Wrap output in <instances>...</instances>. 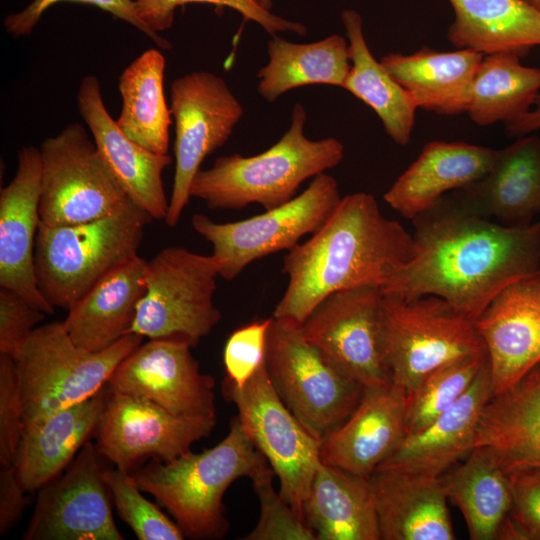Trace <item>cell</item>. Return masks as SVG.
I'll return each instance as SVG.
<instances>
[{
  "instance_id": "6da1fadb",
  "label": "cell",
  "mask_w": 540,
  "mask_h": 540,
  "mask_svg": "<svg viewBox=\"0 0 540 540\" xmlns=\"http://www.w3.org/2000/svg\"><path fill=\"white\" fill-rule=\"evenodd\" d=\"M414 257L382 291L438 296L474 320L505 287L540 272V223L507 226L445 195L412 220Z\"/></svg>"
},
{
  "instance_id": "7a4b0ae2",
  "label": "cell",
  "mask_w": 540,
  "mask_h": 540,
  "mask_svg": "<svg viewBox=\"0 0 540 540\" xmlns=\"http://www.w3.org/2000/svg\"><path fill=\"white\" fill-rule=\"evenodd\" d=\"M415 250L413 235L386 218L373 195H346L317 232L285 255L282 272L288 284L272 316L301 326L336 291L382 287Z\"/></svg>"
},
{
  "instance_id": "3957f363",
  "label": "cell",
  "mask_w": 540,
  "mask_h": 540,
  "mask_svg": "<svg viewBox=\"0 0 540 540\" xmlns=\"http://www.w3.org/2000/svg\"><path fill=\"white\" fill-rule=\"evenodd\" d=\"M273 471L238 417L227 436L201 453L191 451L170 461L151 458L130 471L137 487L155 497L183 531L194 539H219L229 530L223 496L241 477L252 481Z\"/></svg>"
},
{
  "instance_id": "277c9868",
  "label": "cell",
  "mask_w": 540,
  "mask_h": 540,
  "mask_svg": "<svg viewBox=\"0 0 540 540\" xmlns=\"http://www.w3.org/2000/svg\"><path fill=\"white\" fill-rule=\"evenodd\" d=\"M307 114L301 103L294 105L290 127L266 151L245 157L222 156L194 176L191 197L212 209H241L256 203L269 210L295 197L300 185L337 166L344 146L336 138L311 140L304 127Z\"/></svg>"
},
{
  "instance_id": "5b68a950",
  "label": "cell",
  "mask_w": 540,
  "mask_h": 540,
  "mask_svg": "<svg viewBox=\"0 0 540 540\" xmlns=\"http://www.w3.org/2000/svg\"><path fill=\"white\" fill-rule=\"evenodd\" d=\"M152 219L130 201L86 223L51 227L40 222L34 263L44 297L53 307L68 310L107 273L138 255Z\"/></svg>"
},
{
  "instance_id": "8992f818",
  "label": "cell",
  "mask_w": 540,
  "mask_h": 540,
  "mask_svg": "<svg viewBox=\"0 0 540 540\" xmlns=\"http://www.w3.org/2000/svg\"><path fill=\"white\" fill-rule=\"evenodd\" d=\"M143 338L130 333L101 351L90 352L73 342L63 322L36 327L10 354L22 398L24 427L97 394Z\"/></svg>"
},
{
  "instance_id": "52a82bcc",
  "label": "cell",
  "mask_w": 540,
  "mask_h": 540,
  "mask_svg": "<svg viewBox=\"0 0 540 540\" xmlns=\"http://www.w3.org/2000/svg\"><path fill=\"white\" fill-rule=\"evenodd\" d=\"M265 366L282 401L319 441L348 419L364 388L309 343L300 326L273 316Z\"/></svg>"
},
{
  "instance_id": "ba28073f",
  "label": "cell",
  "mask_w": 540,
  "mask_h": 540,
  "mask_svg": "<svg viewBox=\"0 0 540 540\" xmlns=\"http://www.w3.org/2000/svg\"><path fill=\"white\" fill-rule=\"evenodd\" d=\"M384 350L391 382L411 392L433 369L454 359L487 355L474 322L434 295L383 292Z\"/></svg>"
},
{
  "instance_id": "9c48e42d",
  "label": "cell",
  "mask_w": 540,
  "mask_h": 540,
  "mask_svg": "<svg viewBox=\"0 0 540 540\" xmlns=\"http://www.w3.org/2000/svg\"><path fill=\"white\" fill-rule=\"evenodd\" d=\"M217 276L219 268L212 254L163 248L147 261L146 291L129 333L196 346L221 319L213 302Z\"/></svg>"
},
{
  "instance_id": "30bf717a",
  "label": "cell",
  "mask_w": 540,
  "mask_h": 540,
  "mask_svg": "<svg viewBox=\"0 0 540 540\" xmlns=\"http://www.w3.org/2000/svg\"><path fill=\"white\" fill-rule=\"evenodd\" d=\"M39 149L42 224L90 222L132 201L80 123L68 124Z\"/></svg>"
},
{
  "instance_id": "8fae6325",
  "label": "cell",
  "mask_w": 540,
  "mask_h": 540,
  "mask_svg": "<svg viewBox=\"0 0 540 540\" xmlns=\"http://www.w3.org/2000/svg\"><path fill=\"white\" fill-rule=\"evenodd\" d=\"M335 178L322 173L288 202L251 218L217 223L194 214V230L212 244L219 276L232 280L253 261L291 250L300 239L317 232L341 200Z\"/></svg>"
},
{
  "instance_id": "7c38bea8",
  "label": "cell",
  "mask_w": 540,
  "mask_h": 540,
  "mask_svg": "<svg viewBox=\"0 0 540 540\" xmlns=\"http://www.w3.org/2000/svg\"><path fill=\"white\" fill-rule=\"evenodd\" d=\"M222 391L236 405L245 432L278 476L280 495L303 519L304 501L322 463L320 441L282 401L268 376L265 361L241 387L226 377Z\"/></svg>"
},
{
  "instance_id": "4fadbf2b",
  "label": "cell",
  "mask_w": 540,
  "mask_h": 540,
  "mask_svg": "<svg viewBox=\"0 0 540 540\" xmlns=\"http://www.w3.org/2000/svg\"><path fill=\"white\" fill-rule=\"evenodd\" d=\"M175 121V173L165 223L174 227L188 204L190 187L204 159L230 138L243 106L226 81L209 71L176 78L170 86Z\"/></svg>"
},
{
  "instance_id": "5bb4252c",
  "label": "cell",
  "mask_w": 540,
  "mask_h": 540,
  "mask_svg": "<svg viewBox=\"0 0 540 540\" xmlns=\"http://www.w3.org/2000/svg\"><path fill=\"white\" fill-rule=\"evenodd\" d=\"M380 286L336 291L300 326L305 339L363 387L391 382L384 350Z\"/></svg>"
},
{
  "instance_id": "9a60e30c",
  "label": "cell",
  "mask_w": 540,
  "mask_h": 540,
  "mask_svg": "<svg viewBox=\"0 0 540 540\" xmlns=\"http://www.w3.org/2000/svg\"><path fill=\"white\" fill-rule=\"evenodd\" d=\"M215 424V417L179 416L148 400L109 391L95 447L99 456L130 472L148 458L170 461L191 451Z\"/></svg>"
},
{
  "instance_id": "2e32d148",
  "label": "cell",
  "mask_w": 540,
  "mask_h": 540,
  "mask_svg": "<svg viewBox=\"0 0 540 540\" xmlns=\"http://www.w3.org/2000/svg\"><path fill=\"white\" fill-rule=\"evenodd\" d=\"M98 452L88 441L68 467L39 488L24 540H123Z\"/></svg>"
},
{
  "instance_id": "e0dca14e",
  "label": "cell",
  "mask_w": 540,
  "mask_h": 540,
  "mask_svg": "<svg viewBox=\"0 0 540 540\" xmlns=\"http://www.w3.org/2000/svg\"><path fill=\"white\" fill-rule=\"evenodd\" d=\"M214 378L203 374L191 346L170 339H149L114 370L111 392L148 400L179 416L215 417Z\"/></svg>"
},
{
  "instance_id": "ac0fdd59",
  "label": "cell",
  "mask_w": 540,
  "mask_h": 540,
  "mask_svg": "<svg viewBox=\"0 0 540 540\" xmlns=\"http://www.w3.org/2000/svg\"><path fill=\"white\" fill-rule=\"evenodd\" d=\"M474 325L486 348L494 394L540 364V272L500 291Z\"/></svg>"
},
{
  "instance_id": "d6986e66",
  "label": "cell",
  "mask_w": 540,
  "mask_h": 540,
  "mask_svg": "<svg viewBox=\"0 0 540 540\" xmlns=\"http://www.w3.org/2000/svg\"><path fill=\"white\" fill-rule=\"evenodd\" d=\"M40 149L23 147L13 179L0 191V286L23 297L45 314L54 308L42 294L34 263L40 224Z\"/></svg>"
},
{
  "instance_id": "ffe728a7",
  "label": "cell",
  "mask_w": 540,
  "mask_h": 540,
  "mask_svg": "<svg viewBox=\"0 0 540 540\" xmlns=\"http://www.w3.org/2000/svg\"><path fill=\"white\" fill-rule=\"evenodd\" d=\"M405 435V390L393 382L364 387L348 419L321 439L320 459L370 479Z\"/></svg>"
},
{
  "instance_id": "44dd1931",
  "label": "cell",
  "mask_w": 540,
  "mask_h": 540,
  "mask_svg": "<svg viewBox=\"0 0 540 540\" xmlns=\"http://www.w3.org/2000/svg\"><path fill=\"white\" fill-rule=\"evenodd\" d=\"M77 106L98 151L129 198L153 219L165 220L169 201L162 173L171 157L148 151L124 134L107 111L100 82L94 75L82 78Z\"/></svg>"
},
{
  "instance_id": "7402d4cb",
  "label": "cell",
  "mask_w": 540,
  "mask_h": 540,
  "mask_svg": "<svg viewBox=\"0 0 540 540\" xmlns=\"http://www.w3.org/2000/svg\"><path fill=\"white\" fill-rule=\"evenodd\" d=\"M493 395L487 360L453 406L419 432L406 435L377 469L440 477L474 448L481 413Z\"/></svg>"
},
{
  "instance_id": "603a6c76",
  "label": "cell",
  "mask_w": 540,
  "mask_h": 540,
  "mask_svg": "<svg viewBox=\"0 0 540 540\" xmlns=\"http://www.w3.org/2000/svg\"><path fill=\"white\" fill-rule=\"evenodd\" d=\"M381 540H453L440 477L376 469L370 477Z\"/></svg>"
},
{
  "instance_id": "cb8c5ba5",
  "label": "cell",
  "mask_w": 540,
  "mask_h": 540,
  "mask_svg": "<svg viewBox=\"0 0 540 540\" xmlns=\"http://www.w3.org/2000/svg\"><path fill=\"white\" fill-rule=\"evenodd\" d=\"M496 150L465 142L432 141L386 191L385 202L412 220L433 207L448 191L484 177Z\"/></svg>"
},
{
  "instance_id": "d4e9b609",
  "label": "cell",
  "mask_w": 540,
  "mask_h": 540,
  "mask_svg": "<svg viewBox=\"0 0 540 540\" xmlns=\"http://www.w3.org/2000/svg\"><path fill=\"white\" fill-rule=\"evenodd\" d=\"M108 395L103 387L91 398L24 427L12 465L26 491L38 490L68 467L95 435Z\"/></svg>"
},
{
  "instance_id": "484cf974",
  "label": "cell",
  "mask_w": 540,
  "mask_h": 540,
  "mask_svg": "<svg viewBox=\"0 0 540 540\" xmlns=\"http://www.w3.org/2000/svg\"><path fill=\"white\" fill-rule=\"evenodd\" d=\"M477 212L507 226H523L540 213V137H518L496 150L488 173L456 190Z\"/></svg>"
},
{
  "instance_id": "4316f807",
  "label": "cell",
  "mask_w": 540,
  "mask_h": 540,
  "mask_svg": "<svg viewBox=\"0 0 540 540\" xmlns=\"http://www.w3.org/2000/svg\"><path fill=\"white\" fill-rule=\"evenodd\" d=\"M146 266L145 259L134 256L107 273L68 309L62 322L77 346L97 352L130 334L146 291Z\"/></svg>"
},
{
  "instance_id": "83f0119b",
  "label": "cell",
  "mask_w": 540,
  "mask_h": 540,
  "mask_svg": "<svg viewBox=\"0 0 540 540\" xmlns=\"http://www.w3.org/2000/svg\"><path fill=\"white\" fill-rule=\"evenodd\" d=\"M482 60L483 54L471 49L441 52L424 47L407 55L388 53L380 62L417 108L453 116L467 111Z\"/></svg>"
},
{
  "instance_id": "f1b7e54d",
  "label": "cell",
  "mask_w": 540,
  "mask_h": 540,
  "mask_svg": "<svg viewBox=\"0 0 540 540\" xmlns=\"http://www.w3.org/2000/svg\"><path fill=\"white\" fill-rule=\"evenodd\" d=\"M474 447L488 448L506 473L540 468V376L536 367L489 399L479 419Z\"/></svg>"
},
{
  "instance_id": "f546056e",
  "label": "cell",
  "mask_w": 540,
  "mask_h": 540,
  "mask_svg": "<svg viewBox=\"0 0 540 540\" xmlns=\"http://www.w3.org/2000/svg\"><path fill=\"white\" fill-rule=\"evenodd\" d=\"M317 540H380L370 479L321 463L303 505Z\"/></svg>"
},
{
  "instance_id": "4dcf8cb0",
  "label": "cell",
  "mask_w": 540,
  "mask_h": 540,
  "mask_svg": "<svg viewBox=\"0 0 540 540\" xmlns=\"http://www.w3.org/2000/svg\"><path fill=\"white\" fill-rule=\"evenodd\" d=\"M447 39L458 49L524 57L540 46V10L526 0H448Z\"/></svg>"
},
{
  "instance_id": "1f68e13d",
  "label": "cell",
  "mask_w": 540,
  "mask_h": 540,
  "mask_svg": "<svg viewBox=\"0 0 540 540\" xmlns=\"http://www.w3.org/2000/svg\"><path fill=\"white\" fill-rule=\"evenodd\" d=\"M351 68L343 88L368 105L381 120L387 135L398 145L410 142L418 109L409 94L394 80L367 45L361 15L341 13Z\"/></svg>"
},
{
  "instance_id": "d6a6232c",
  "label": "cell",
  "mask_w": 540,
  "mask_h": 540,
  "mask_svg": "<svg viewBox=\"0 0 540 540\" xmlns=\"http://www.w3.org/2000/svg\"><path fill=\"white\" fill-rule=\"evenodd\" d=\"M443 490L463 515L471 540H496L511 508L507 473L485 447H474L468 458L440 476Z\"/></svg>"
},
{
  "instance_id": "836d02e7",
  "label": "cell",
  "mask_w": 540,
  "mask_h": 540,
  "mask_svg": "<svg viewBox=\"0 0 540 540\" xmlns=\"http://www.w3.org/2000/svg\"><path fill=\"white\" fill-rule=\"evenodd\" d=\"M267 51L268 62L257 73V91L268 102L307 85L343 88L351 68L347 38L338 34L304 44L272 35Z\"/></svg>"
},
{
  "instance_id": "e575fe53",
  "label": "cell",
  "mask_w": 540,
  "mask_h": 540,
  "mask_svg": "<svg viewBox=\"0 0 540 540\" xmlns=\"http://www.w3.org/2000/svg\"><path fill=\"white\" fill-rule=\"evenodd\" d=\"M166 59L151 48L137 57L121 74L119 128L144 149L167 155L171 111L164 93Z\"/></svg>"
},
{
  "instance_id": "d590c367",
  "label": "cell",
  "mask_w": 540,
  "mask_h": 540,
  "mask_svg": "<svg viewBox=\"0 0 540 540\" xmlns=\"http://www.w3.org/2000/svg\"><path fill=\"white\" fill-rule=\"evenodd\" d=\"M512 53L489 54L474 77L466 113L479 126L507 123L528 112L540 94V68Z\"/></svg>"
},
{
  "instance_id": "8d00e7d4",
  "label": "cell",
  "mask_w": 540,
  "mask_h": 540,
  "mask_svg": "<svg viewBox=\"0 0 540 540\" xmlns=\"http://www.w3.org/2000/svg\"><path fill=\"white\" fill-rule=\"evenodd\" d=\"M487 360V355L461 357L427 373L406 394V435L419 432L453 406L472 385Z\"/></svg>"
},
{
  "instance_id": "74e56055",
  "label": "cell",
  "mask_w": 540,
  "mask_h": 540,
  "mask_svg": "<svg viewBox=\"0 0 540 540\" xmlns=\"http://www.w3.org/2000/svg\"><path fill=\"white\" fill-rule=\"evenodd\" d=\"M119 516L139 540H182L184 533L156 505L141 495L129 472L102 470Z\"/></svg>"
},
{
  "instance_id": "f35d334b",
  "label": "cell",
  "mask_w": 540,
  "mask_h": 540,
  "mask_svg": "<svg viewBox=\"0 0 540 540\" xmlns=\"http://www.w3.org/2000/svg\"><path fill=\"white\" fill-rule=\"evenodd\" d=\"M191 3L231 8L239 12L244 19L260 25L271 35L279 32L305 35L307 32L303 24L279 17L259 6L254 0H135V7L143 22L159 34L172 27L178 7Z\"/></svg>"
},
{
  "instance_id": "ab89813d",
  "label": "cell",
  "mask_w": 540,
  "mask_h": 540,
  "mask_svg": "<svg viewBox=\"0 0 540 540\" xmlns=\"http://www.w3.org/2000/svg\"><path fill=\"white\" fill-rule=\"evenodd\" d=\"M274 471L252 481L260 503V517L244 540H317L313 531L291 505L276 492Z\"/></svg>"
},
{
  "instance_id": "60d3db41",
  "label": "cell",
  "mask_w": 540,
  "mask_h": 540,
  "mask_svg": "<svg viewBox=\"0 0 540 540\" xmlns=\"http://www.w3.org/2000/svg\"><path fill=\"white\" fill-rule=\"evenodd\" d=\"M67 1L96 6L134 26L149 37L159 48L169 50L172 47L168 40L152 31L143 22L136 10L135 0H32L23 10L5 17L3 22L5 30L13 37L27 36L51 6Z\"/></svg>"
},
{
  "instance_id": "b9f144b4",
  "label": "cell",
  "mask_w": 540,
  "mask_h": 540,
  "mask_svg": "<svg viewBox=\"0 0 540 540\" xmlns=\"http://www.w3.org/2000/svg\"><path fill=\"white\" fill-rule=\"evenodd\" d=\"M272 317L235 330L228 338L223 360L227 378L243 386L265 361L267 331Z\"/></svg>"
},
{
  "instance_id": "7bdbcfd3",
  "label": "cell",
  "mask_w": 540,
  "mask_h": 540,
  "mask_svg": "<svg viewBox=\"0 0 540 540\" xmlns=\"http://www.w3.org/2000/svg\"><path fill=\"white\" fill-rule=\"evenodd\" d=\"M24 431L23 404L11 355L0 353V465H12Z\"/></svg>"
},
{
  "instance_id": "ee69618b",
  "label": "cell",
  "mask_w": 540,
  "mask_h": 540,
  "mask_svg": "<svg viewBox=\"0 0 540 540\" xmlns=\"http://www.w3.org/2000/svg\"><path fill=\"white\" fill-rule=\"evenodd\" d=\"M507 476L511 492L508 517L523 540H540V468H519Z\"/></svg>"
},
{
  "instance_id": "f6af8a7d",
  "label": "cell",
  "mask_w": 540,
  "mask_h": 540,
  "mask_svg": "<svg viewBox=\"0 0 540 540\" xmlns=\"http://www.w3.org/2000/svg\"><path fill=\"white\" fill-rule=\"evenodd\" d=\"M45 313L15 292L0 290V353L11 354L45 319Z\"/></svg>"
},
{
  "instance_id": "bcb514c9",
  "label": "cell",
  "mask_w": 540,
  "mask_h": 540,
  "mask_svg": "<svg viewBox=\"0 0 540 540\" xmlns=\"http://www.w3.org/2000/svg\"><path fill=\"white\" fill-rule=\"evenodd\" d=\"M29 493L19 481L13 465L0 471V536L9 532L21 519L30 503Z\"/></svg>"
},
{
  "instance_id": "7dc6e473",
  "label": "cell",
  "mask_w": 540,
  "mask_h": 540,
  "mask_svg": "<svg viewBox=\"0 0 540 540\" xmlns=\"http://www.w3.org/2000/svg\"><path fill=\"white\" fill-rule=\"evenodd\" d=\"M506 132L512 137H522L540 129V94L533 107L525 114L505 123Z\"/></svg>"
},
{
  "instance_id": "c3c4849f",
  "label": "cell",
  "mask_w": 540,
  "mask_h": 540,
  "mask_svg": "<svg viewBox=\"0 0 540 540\" xmlns=\"http://www.w3.org/2000/svg\"><path fill=\"white\" fill-rule=\"evenodd\" d=\"M262 8L271 11L273 6V0H254Z\"/></svg>"
},
{
  "instance_id": "681fc988",
  "label": "cell",
  "mask_w": 540,
  "mask_h": 540,
  "mask_svg": "<svg viewBox=\"0 0 540 540\" xmlns=\"http://www.w3.org/2000/svg\"><path fill=\"white\" fill-rule=\"evenodd\" d=\"M529 4L540 10V0H526Z\"/></svg>"
},
{
  "instance_id": "f907efd6",
  "label": "cell",
  "mask_w": 540,
  "mask_h": 540,
  "mask_svg": "<svg viewBox=\"0 0 540 540\" xmlns=\"http://www.w3.org/2000/svg\"><path fill=\"white\" fill-rule=\"evenodd\" d=\"M536 370L538 371V374L540 376V364L536 367Z\"/></svg>"
}]
</instances>
